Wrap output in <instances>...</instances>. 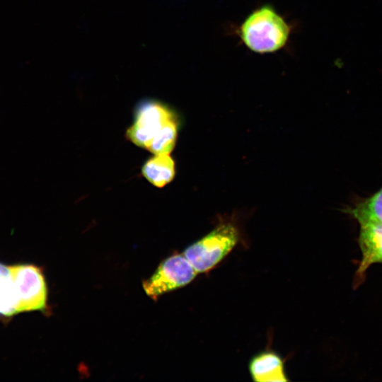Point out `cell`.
Listing matches in <instances>:
<instances>
[{
    "label": "cell",
    "instance_id": "cell-8",
    "mask_svg": "<svg viewBox=\"0 0 382 382\" xmlns=\"http://www.w3.org/2000/svg\"><path fill=\"white\" fill-rule=\"evenodd\" d=\"M141 174L153 185L163 187L174 178L175 162L169 154H154L142 166Z\"/></svg>",
    "mask_w": 382,
    "mask_h": 382
},
{
    "label": "cell",
    "instance_id": "cell-4",
    "mask_svg": "<svg viewBox=\"0 0 382 382\" xmlns=\"http://www.w3.org/2000/svg\"><path fill=\"white\" fill-rule=\"evenodd\" d=\"M197 274L183 253H175L163 260L142 286L146 295L156 301L164 294L190 284Z\"/></svg>",
    "mask_w": 382,
    "mask_h": 382
},
{
    "label": "cell",
    "instance_id": "cell-1",
    "mask_svg": "<svg viewBox=\"0 0 382 382\" xmlns=\"http://www.w3.org/2000/svg\"><path fill=\"white\" fill-rule=\"evenodd\" d=\"M291 26L270 5L266 4L252 11L238 29L242 42L258 54L275 52L288 42Z\"/></svg>",
    "mask_w": 382,
    "mask_h": 382
},
{
    "label": "cell",
    "instance_id": "cell-3",
    "mask_svg": "<svg viewBox=\"0 0 382 382\" xmlns=\"http://www.w3.org/2000/svg\"><path fill=\"white\" fill-rule=\"evenodd\" d=\"M177 120L173 110L156 99H144L137 105L126 137L136 146L148 150L152 141L172 122Z\"/></svg>",
    "mask_w": 382,
    "mask_h": 382
},
{
    "label": "cell",
    "instance_id": "cell-2",
    "mask_svg": "<svg viewBox=\"0 0 382 382\" xmlns=\"http://www.w3.org/2000/svg\"><path fill=\"white\" fill-rule=\"evenodd\" d=\"M239 233L234 224L223 223L187 246L183 254L197 273L209 271L235 247Z\"/></svg>",
    "mask_w": 382,
    "mask_h": 382
},
{
    "label": "cell",
    "instance_id": "cell-5",
    "mask_svg": "<svg viewBox=\"0 0 382 382\" xmlns=\"http://www.w3.org/2000/svg\"><path fill=\"white\" fill-rule=\"evenodd\" d=\"M11 272L19 313L47 310V286L42 269L33 264H16L11 265Z\"/></svg>",
    "mask_w": 382,
    "mask_h": 382
},
{
    "label": "cell",
    "instance_id": "cell-11",
    "mask_svg": "<svg viewBox=\"0 0 382 382\" xmlns=\"http://www.w3.org/2000/svg\"><path fill=\"white\" fill-rule=\"evenodd\" d=\"M11 282V265H7L0 262V287Z\"/></svg>",
    "mask_w": 382,
    "mask_h": 382
},
{
    "label": "cell",
    "instance_id": "cell-10",
    "mask_svg": "<svg viewBox=\"0 0 382 382\" xmlns=\"http://www.w3.org/2000/svg\"><path fill=\"white\" fill-rule=\"evenodd\" d=\"M19 313V300L13 282L0 287V316L10 317Z\"/></svg>",
    "mask_w": 382,
    "mask_h": 382
},
{
    "label": "cell",
    "instance_id": "cell-9",
    "mask_svg": "<svg viewBox=\"0 0 382 382\" xmlns=\"http://www.w3.org/2000/svg\"><path fill=\"white\" fill-rule=\"evenodd\" d=\"M349 213L359 222L382 224V187L370 197L358 203Z\"/></svg>",
    "mask_w": 382,
    "mask_h": 382
},
{
    "label": "cell",
    "instance_id": "cell-7",
    "mask_svg": "<svg viewBox=\"0 0 382 382\" xmlns=\"http://www.w3.org/2000/svg\"><path fill=\"white\" fill-rule=\"evenodd\" d=\"M253 381L257 382H286L284 364L279 354L271 350L253 356L248 364Z\"/></svg>",
    "mask_w": 382,
    "mask_h": 382
},
{
    "label": "cell",
    "instance_id": "cell-6",
    "mask_svg": "<svg viewBox=\"0 0 382 382\" xmlns=\"http://www.w3.org/2000/svg\"><path fill=\"white\" fill-rule=\"evenodd\" d=\"M359 226L361 260L355 274V286L364 279V274L371 265L382 263V224L364 222Z\"/></svg>",
    "mask_w": 382,
    "mask_h": 382
}]
</instances>
